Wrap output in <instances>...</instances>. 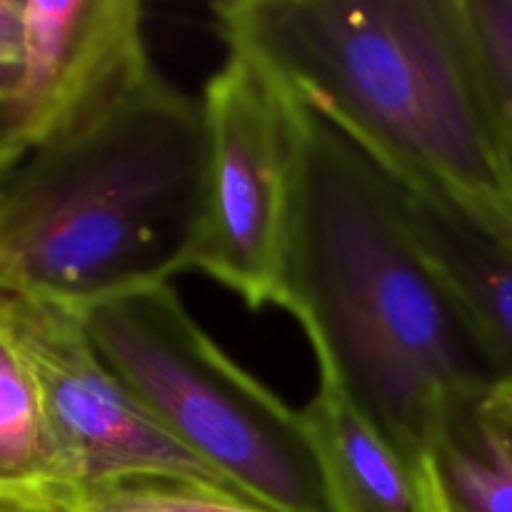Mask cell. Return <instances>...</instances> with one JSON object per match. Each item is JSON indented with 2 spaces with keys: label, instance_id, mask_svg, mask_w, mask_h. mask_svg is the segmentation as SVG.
Returning a JSON list of instances; mask_svg holds the SVG:
<instances>
[{
  "label": "cell",
  "instance_id": "7",
  "mask_svg": "<svg viewBox=\"0 0 512 512\" xmlns=\"http://www.w3.org/2000/svg\"><path fill=\"white\" fill-rule=\"evenodd\" d=\"M150 65L135 0H0V173Z\"/></svg>",
  "mask_w": 512,
  "mask_h": 512
},
{
  "label": "cell",
  "instance_id": "8",
  "mask_svg": "<svg viewBox=\"0 0 512 512\" xmlns=\"http://www.w3.org/2000/svg\"><path fill=\"white\" fill-rule=\"evenodd\" d=\"M403 198L430 268L512 385V230L405 188Z\"/></svg>",
  "mask_w": 512,
  "mask_h": 512
},
{
  "label": "cell",
  "instance_id": "2",
  "mask_svg": "<svg viewBox=\"0 0 512 512\" xmlns=\"http://www.w3.org/2000/svg\"><path fill=\"white\" fill-rule=\"evenodd\" d=\"M260 60L405 190L512 230V155L463 0H230Z\"/></svg>",
  "mask_w": 512,
  "mask_h": 512
},
{
  "label": "cell",
  "instance_id": "12",
  "mask_svg": "<svg viewBox=\"0 0 512 512\" xmlns=\"http://www.w3.org/2000/svg\"><path fill=\"white\" fill-rule=\"evenodd\" d=\"M65 512H275L220 485L185 478H130L70 488L60 485Z\"/></svg>",
  "mask_w": 512,
  "mask_h": 512
},
{
  "label": "cell",
  "instance_id": "5",
  "mask_svg": "<svg viewBox=\"0 0 512 512\" xmlns=\"http://www.w3.org/2000/svg\"><path fill=\"white\" fill-rule=\"evenodd\" d=\"M208 130L205 205L190 270L240 295L278 303L293 185V95L243 48L203 90Z\"/></svg>",
  "mask_w": 512,
  "mask_h": 512
},
{
  "label": "cell",
  "instance_id": "10",
  "mask_svg": "<svg viewBox=\"0 0 512 512\" xmlns=\"http://www.w3.org/2000/svg\"><path fill=\"white\" fill-rule=\"evenodd\" d=\"M488 400H458L435 425L420 468L433 512H512V438Z\"/></svg>",
  "mask_w": 512,
  "mask_h": 512
},
{
  "label": "cell",
  "instance_id": "9",
  "mask_svg": "<svg viewBox=\"0 0 512 512\" xmlns=\"http://www.w3.org/2000/svg\"><path fill=\"white\" fill-rule=\"evenodd\" d=\"M340 512H433L420 475L360 413L333 375L303 410Z\"/></svg>",
  "mask_w": 512,
  "mask_h": 512
},
{
  "label": "cell",
  "instance_id": "13",
  "mask_svg": "<svg viewBox=\"0 0 512 512\" xmlns=\"http://www.w3.org/2000/svg\"><path fill=\"white\" fill-rule=\"evenodd\" d=\"M512 155V0H463Z\"/></svg>",
  "mask_w": 512,
  "mask_h": 512
},
{
  "label": "cell",
  "instance_id": "11",
  "mask_svg": "<svg viewBox=\"0 0 512 512\" xmlns=\"http://www.w3.org/2000/svg\"><path fill=\"white\" fill-rule=\"evenodd\" d=\"M58 483L43 405L20 355L0 340V485Z\"/></svg>",
  "mask_w": 512,
  "mask_h": 512
},
{
  "label": "cell",
  "instance_id": "4",
  "mask_svg": "<svg viewBox=\"0 0 512 512\" xmlns=\"http://www.w3.org/2000/svg\"><path fill=\"white\" fill-rule=\"evenodd\" d=\"M105 363L228 488L275 512H340L305 413L195 323L170 283L83 313Z\"/></svg>",
  "mask_w": 512,
  "mask_h": 512
},
{
  "label": "cell",
  "instance_id": "3",
  "mask_svg": "<svg viewBox=\"0 0 512 512\" xmlns=\"http://www.w3.org/2000/svg\"><path fill=\"white\" fill-rule=\"evenodd\" d=\"M203 103L155 65L0 173L3 295L85 310L190 270L205 205Z\"/></svg>",
  "mask_w": 512,
  "mask_h": 512
},
{
  "label": "cell",
  "instance_id": "1",
  "mask_svg": "<svg viewBox=\"0 0 512 512\" xmlns=\"http://www.w3.org/2000/svg\"><path fill=\"white\" fill-rule=\"evenodd\" d=\"M293 103L275 305L303 325L318 370L420 475L440 415L490 398L503 375L415 240L403 188L318 110Z\"/></svg>",
  "mask_w": 512,
  "mask_h": 512
},
{
  "label": "cell",
  "instance_id": "14",
  "mask_svg": "<svg viewBox=\"0 0 512 512\" xmlns=\"http://www.w3.org/2000/svg\"><path fill=\"white\" fill-rule=\"evenodd\" d=\"M488 403L493 415L498 418V423L503 425L505 433L512 438V385H503L500 390H495Z\"/></svg>",
  "mask_w": 512,
  "mask_h": 512
},
{
  "label": "cell",
  "instance_id": "6",
  "mask_svg": "<svg viewBox=\"0 0 512 512\" xmlns=\"http://www.w3.org/2000/svg\"><path fill=\"white\" fill-rule=\"evenodd\" d=\"M0 340L20 355L38 390L60 485L185 478L228 488L105 363L83 313L0 295Z\"/></svg>",
  "mask_w": 512,
  "mask_h": 512
}]
</instances>
